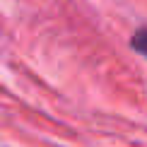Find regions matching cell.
I'll list each match as a JSON object with an SVG mask.
<instances>
[{
    "instance_id": "cell-1",
    "label": "cell",
    "mask_w": 147,
    "mask_h": 147,
    "mask_svg": "<svg viewBox=\"0 0 147 147\" xmlns=\"http://www.w3.org/2000/svg\"><path fill=\"white\" fill-rule=\"evenodd\" d=\"M130 48L147 58V29H138V32L130 36Z\"/></svg>"
}]
</instances>
